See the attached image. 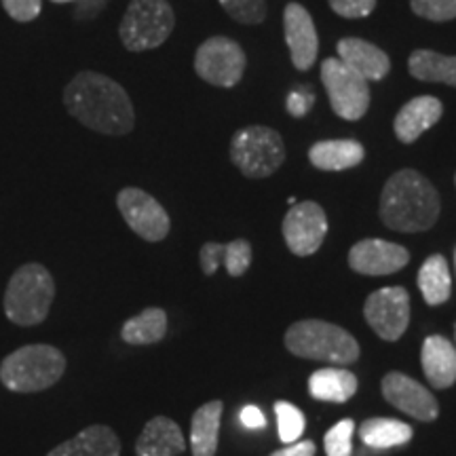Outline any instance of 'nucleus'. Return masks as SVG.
<instances>
[{
  "instance_id": "obj_1",
  "label": "nucleus",
  "mask_w": 456,
  "mask_h": 456,
  "mask_svg": "<svg viewBox=\"0 0 456 456\" xmlns=\"http://www.w3.org/2000/svg\"><path fill=\"white\" fill-rule=\"evenodd\" d=\"M64 106L78 123L104 135H127L135 125L127 91L100 72H78L66 85Z\"/></svg>"
},
{
  "instance_id": "obj_2",
  "label": "nucleus",
  "mask_w": 456,
  "mask_h": 456,
  "mask_svg": "<svg viewBox=\"0 0 456 456\" xmlns=\"http://www.w3.org/2000/svg\"><path fill=\"white\" fill-rule=\"evenodd\" d=\"M442 201L436 186L416 169L393 174L380 195V220L397 232H425L436 224Z\"/></svg>"
},
{
  "instance_id": "obj_3",
  "label": "nucleus",
  "mask_w": 456,
  "mask_h": 456,
  "mask_svg": "<svg viewBox=\"0 0 456 456\" xmlns=\"http://www.w3.org/2000/svg\"><path fill=\"white\" fill-rule=\"evenodd\" d=\"M285 346L296 357L315 359L332 366H351L359 359V345L345 328L322 319H302L288 328Z\"/></svg>"
},
{
  "instance_id": "obj_4",
  "label": "nucleus",
  "mask_w": 456,
  "mask_h": 456,
  "mask_svg": "<svg viewBox=\"0 0 456 456\" xmlns=\"http://www.w3.org/2000/svg\"><path fill=\"white\" fill-rule=\"evenodd\" d=\"M66 372V355L53 345H26L0 363V383L13 393L51 389Z\"/></svg>"
},
{
  "instance_id": "obj_5",
  "label": "nucleus",
  "mask_w": 456,
  "mask_h": 456,
  "mask_svg": "<svg viewBox=\"0 0 456 456\" xmlns=\"http://www.w3.org/2000/svg\"><path fill=\"white\" fill-rule=\"evenodd\" d=\"M55 298V281L47 266L30 262L9 279L4 292V315L20 328H32L47 319Z\"/></svg>"
},
{
  "instance_id": "obj_6",
  "label": "nucleus",
  "mask_w": 456,
  "mask_h": 456,
  "mask_svg": "<svg viewBox=\"0 0 456 456\" xmlns=\"http://www.w3.org/2000/svg\"><path fill=\"white\" fill-rule=\"evenodd\" d=\"M174 26L175 15L167 0H131L118 26V37L125 49L140 53L161 47Z\"/></svg>"
},
{
  "instance_id": "obj_7",
  "label": "nucleus",
  "mask_w": 456,
  "mask_h": 456,
  "mask_svg": "<svg viewBox=\"0 0 456 456\" xmlns=\"http://www.w3.org/2000/svg\"><path fill=\"white\" fill-rule=\"evenodd\" d=\"M231 161L245 178H269L285 161V144L265 125L239 129L231 140Z\"/></svg>"
},
{
  "instance_id": "obj_8",
  "label": "nucleus",
  "mask_w": 456,
  "mask_h": 456,
  "mask_svg": "<svg viewBox=\"0 0 456 456\" xmlns=\"http://www.w3.org/2000/svg\"><path fill=\"white\" fill-rule=\"evenodd\" d=\"M322 83L328 91L330 106L345 121H359L370 108V85L336 57L322 64Z\"/></svg>"
},
{
  "instance_id": "obj_9",
  "label": "nucleus",
  "mask_w": 456,
  "mask_h": 456,
  "mask_svg": "<svg viewBox=\"0 0 456 456\" xmlns=\"http://www.w3.org/2000/svg\"><path fill=\"white\" fill-rule=\"evenodd\" d=\"M195 70L205 83L224 89L235 87L245 72L241 45L226 37L208 38L197 49Z\"/></svg>"
},
{
  "instance_id": "obj_10",
  "label": "nucleus",
  "mask_w": 456,
  "mask_h": 456,
  "mask_svg": "<svg viewBox=\"0 0 456 456\" xmlns=\"http://www.w3.org/2000/svg\"><path fill=\"white\" fill-rule=\"evenodd\" d=\"M117 208L131 231L144 241L159 243L169 235V214L155 197H151L142 188H123L117 195Z\"/></svg>"
},
{
  "instance_id": "obj_11",
  "label": "nucleus",
  "mask_w": 456,
  "mask_h": 456,
  "mask_svg": "<svg viewBox=\"0 0 456 456\" xmlns=\"http://www.w3.org/2000/svg\"><path fill=\"white\" fill-rule=\"evenodd\" d=\"M368 326L387 342H395L403 336L410 323V294L402 285L376 289L363 305Z\"/></svg>"
},
{
  "instance_id": "obj_12",
  "label": "nucleus",
  "mask_w": 456,
  "mask_h": 456,
  "mask_svg": "<svg viewBox=\"0 0 456 456\" xmlns=\"http://www.w3.org/2000/svg\"><path fill=\"white\" fill-rule=\"evenodd\" d=\"M328 235V218L315 201H302L289 208L283 218V239L289 252L296 256H313L322 248Z\"/></svg>"
},
{
  "instance_id": "obj_13",
  "label": "nucleus",
  "mask_w": 456,
  "mask_h": 456,
  "mask_svg": "<svg viewBox=\"0 0 456 456\" xmlns=\"http://www.w3.org/2000/svg\"><path fill=\"white\" fill-rule=\"evenodd\" d=\"M380 389L391 406L420 423H431L440 414V403L433 397V393L406 374L389 372L380 383Z\"/></svg>"
},
{
  "instance_id": "obj_14",
  "label": "nucleus",
  "mask_w": 456,
  "mask_h": 456,
  "mask_svg": "<svg viewBox=\"0 0 456 456\" xmlns=\"http://www.w3.org/2000/svg\"><path fill=\"white\" fill-rule=\"evenodd\" d=\"M410 262V252L403 245L383 241V239H363L349 252V266L359 275L385 277L402 271Z\"/></svg>"
},
{
  "instance_id": "obj_15",
  "label": "nucleus",
  "mask_w": 456,
  "mask_h": 456,
  "mask_svg": "<svg viewBox=\"0 0 456 456\" xmlns=\"http://www.w3.org/2000/svg\"><path fill=\"white\" fill-rule=\"evenodd\" d=\"M283 30L292 64L300 72L311 70L319 53V37L309 11L300 3H289L283 13Z\"/></svg>"
},
{
  "instance_id": "obj_16",
  "label": "nucleus",
  "mask_w": 456,
  "mask_h": 456,
  "mask_svg": "<svg viewBox=\"0 0 456 456\" xmlns=\"http://www.w3.org/2000/svg\"><path fill=\"white\" fill-rule=\"evenodd\" d=\"M336 51H338V60L342 64L349 66L353 72L366 78L368 83L383 81L391 70L389 55L383 49L376 47V45L363 41V38H342V41H338Z\"/></svg>"
},
{
  "instance_id": "obj_17",
  "label": "nucleus",
  "mask_w": 456,
  "mask_h": 456,
  "mask_svg": "<svg viewBox=\"0 0 456 456\" xmlns=\"http://www.w3.org/2000/svg\"><path fill=\"white\" fill-rule=\"evenodd\" d=\"M442 114V102L433 98V95H419V98L410 100L408 104L402 106L395 121H393L397 140L403 142V144H412L427 129H431L433 125L440 121Z\"/></svg>"
},
{
  "instance_id": "obj_18",
  "label": "nucleus",
  "mask_w": 456,
  "mask_h": 456,
  "mask_svg": "<svg viewBox=\"0 0 456 456\" xmlns=\"http://www.w3.org/2000/svg\"><path fill=\"white\" fill-rule=\"evenodd\" d=\"M184 450V433L180 425L167 416H155L148 420L135 440V454L138 456H178Z\"/></svg>"
},
{
  "instance_id": "obj_19",
  "label": "nucleus",
  "mask_w": 456,
  "mask_h": 456,
  "mask_svg": "<svg viewBox=\"0 0 456 456\" xmlns=\"http://www.w3.org/2000/svg\"><path fill=\"white\" fill-rule=\"evenodd\" d=\"M423 372L436 389H448L456 383V349L444 336L433 334L423 342L420 351Z\"/></svg>"
},
{
  "instance_id": "obj_20",
  "label": "nucleus",
  "mask_w": 456,
  "mask_h": 456,
  "mask_svg": "<svg viewBox=\"0 0 456 456\" xmlns=\"http://www.w3.org/2000/svg\"><path fill=\"white\" fill-rule=\"evenodd\" d=\"M47 456H121V440L108 425H91Z\"/></svg>"
},
{
  "instance_id": "obj_21",
  "label": "nucleus",
  "mask_w": 456,
  "mask_h": 456,
  "mask_svg": "<svg viewBox=\"0 0 456 456\" xmlns=\"http://www.w3.org/2000/svg\"><path fill=\"white\" fill-rule=\"evenodd\" d=\"M199 258L208 277H212L220 266H224L231 277H243L252 265V245L245 239H235L231 243H205Z\"/></svg>"
},
{
  "instance_id": "obj_22",
  "label": "nucleus",
  "mask_w": 456,
  "mask_h": 456,
  "mask_svg": "<svg viewBox=\"0 0 456 456\" xmlns=\"http://www.w3.org/2000/svg\"><path fill=\"white\" fill-rule=\"evenodd\" d=\"M366 151L357 140H322L309 148V161L322 171H345L357 167Z\"/></svg>"
},
{
  "instance_id": "obj_23",
  "label": "nucleus",
  "mask_w": 456,
  "mask_h": 456,
  "mask_svg": "<svg viewBox=\"0 0 456 456\" xmlns=\"http://www.w3.org/2000/svg\"><path fill=\"white\" fill-rule=\"evenodd\" d=\"M224 403L220 399L203 403L191 420V450L192 456H216L220 437V420Z\"/></svg>"
},
{
  "instance_id": "obj_24",
  "label": "nucleus",
  "mask_w": 456,
  "mask_h": 456,
  "mask_svg": "<svg viewBox=\"0 0 456 456\" xmlns=\"http://www.w3.org/2000/svg\"><path fill=\"white\" fill-rule=\"evenodd\" d=\"M357 376L345 368H323L311 374L309 393L319 402L345 403L357 393Z\"/></svg>"
},
{
  "instance_id": "obj_25",
  "label": "nucleus",
  "mask_w": 456,
  "mask_h": 456,
  "mask_svg": "<svg viewBox=\"0 0 456 456\" xmlns=\"http://www.w3.org/2000/svg\"><path fill=\"white\" fill-rule=\"evenodd\" d=\"M408 70L419 81L456 87V57L442 55L431 49H416L408 60Z\"/></svg>"
},
{
  "instance_id": "obj_26",
  "label": "nucleus",
  "mask_w": 456,
  "mask_h": 456,
  "mask_svg": "<svg viewBox=\"0 0 456 456\" xmlns=\"http://www.w3.org/2000/svg\"><path fill=\"white\" fill-rule=\"evenodd\" d=\"M165 334H167V313L157 306H151L140 315L127 319L121 328V338L127 345L135 346L157 345L165 338Z\"/></svg>"
},
{
  "instance_id": "obj_27",
  "label": "nucleus",
  "mask_w": 456,
  "mask_h": 456,
  "mask_svg": "<svg viewBox=\"0 0 456 456\" xmlns=\"http://www.w3.org/2000/svg\"><path fill=\"white\" fill-rule=\"evenodd\" d=\"M412 427L397 419H368L359 427V437L374 450H387L403 446L412 440Z\"/></svg>"
},
{
  "instance_id": "obj_28",
  "label": "nucleus",
  "mask_w": 456,
  "mask_h": 456,
  "mask_svg": "<svg viewBox=\"0 0 456 456\" xmlns=\"http://www.w3.org/2000/svg\"><path fill=\"white\" fill-rule=\"evenodd\" d=\"M419 289L427 305H444L452 294V279H450L448 262L442 254H433L423 262L419 271Z\"/></svg>"
},
{
  "instance_id": "obj_29",
  "label": "nucleus",
  "mask_w": 456,
  "mask_h": 456,
  "mask_svg": "<svg viewBox=\"0 0 456 456\" xmlns=\"http://www.w3.org/2000/svg\"><path fill=\"white\" fill-rule=\"evenodd\" d=\"M275 414L279 423V440L283 444L298 442L305 433V414L289 402H275Z\"/></svg>"
},
{
  "instance_id": "obj_30",
  "label": "nucleus",
  "mask_w": 456,
  "mask_h": 456,
  "mask_svg": "<svg viewBox=\"0 0 456 456\" xmlns=\"http://www.w3.org/2000/svg\"><path fill=\"white\" fill-rule=\"evenodd\" d=\"M220 4L239 24L256 26L266 20V0H220Z\"/></svg>"
},
{
  "instance_id": "obj_31",
  "label": "nucleus",
  "mask_w": 456,
  "mask_h": 456,
  "mask_svg": "<svg viewBox=\"0 0 456 456\" xmlns=\"http://www.w3.org/2000/svg\"><path fill=\"white\" fill-rule=\"evenodd\" d=\"M353 433L355 423L351 419H342L323 437V448L328 456H351L353 454Z\"/></svg>"
},
{
  "instance_id": "obj_32",
  "label": "nucleus",
  "mask_w": 456,
  "mask_h": 456,
  "mask_svg": "<svg viewBox=\"0 0 456 456\" xmlns=\"http://www.w3.org/2000/svg\"><path fill=\"white\" fill-rule=\"evenodd\" d=\"M410 7L429 21L456 20V0H410Z\"/></svg>"
},
{
  "instance_id": "obj_33",
  "label": "nucleus",
  "mask_w": 456,
  "mask_h": 456,
  "mask_svg": "<svg viewBox=\"0 0 456 456\" xmlns=\"http://www.w3.org/2000/svg\"><path fill=\"white\" fill-rule=\"evenodd\" d=\"M3 7L11 20L28 24L41 15L43 0H3Z\"/></svg>"
},
{
  "instance_id": "obj_34",
  "label": "nucleus",
  "mask_w": 456,
  "mask_h": 456,
  "mask_svg": "<svg viewBox=\"0 0 456 456\" xmlns=\"http://www.w3.org/2000/svg\"><path fill=\"white\" fill-rule=\"evenodd\" d=\"M336 15L346 20H359L368 17L376 9V0H328Z\"/></svg>"
},
{
  "instance_id": "obj_35",
  "label": "nucleus",
  "mask_w": 456,
  "mask_h": 456,
  "mask_svg": "<svg viewBox=\"0 0 456 456\" xmlns=\"http://www.w3.org/2000/svg\"><path fill=\"white\" fill-rule=\"evenodd\" d=\"M313 100H315V95H313L311 91L296 89L288 95V110L298 118L305 117V114L313 108Z\"/></svg>"
},
{
  "instance_id": "obj_36",
  "label": "nucleus",
  "mask_w": 456,
  "mask_h": 456,
  "mask_svg": "<svg viewBox=\"0 0 456 456\" xmlns=\"http://www.w3.org/2000/svg\"><path fill=\"white\" fill-rule=\"evenodd\" d=\"M271 456H315V444L311 440H302L288 444L283 450H277Z\"/></svg>"
},
{
  "instance_id": "obj_37",
  "label": "nucleus",
  "mask_w": 456,
  "mask_h": 456,
  "mask_svg": "<svg viewBox=\"0 0 456 456\" xmlns=\"http://www.w3.org/2000/svg\"><path fill=\"white\" fill-rule=\"evenodd\" d=\"M239 419H241L243 427H248V429H265L266 425L265 414H262L256 406H245L241 410V414H239Z\"/></svg>"
},
{
  "instance_id": "obj_38",
  "label": "nucleus",
  "mask_w": 456,
  "mask_h": 456,
  "mask_svg": "<svg viewBox=\"0 0 456 456\" xmlns=\"http://www.w3.org/2000/svg\"><path fill=\"white\" fill-rule=\"evenodd\" d=\"M51 3H55V4H64V3H74V0H51Z\"/></svg>"
},
{
  "instance_id": "obj_39",
  "label": "nucleus",
  "mask_w": 456,
  "mask_h": 456,
  "mask_svg": "<svg viewBox=\"0 0 456 456\" xmlns=\"http://www.w3.org/2000/svg\"><path fill=\"white\" fill-rule=\"evenodd\" d=\"M454 266H456V249H454Z\"/></svg>"
},
{
  "instance_id": "obj_40",
  "label": "nucleus",
  "mask_w": 456,
  "mask_h": 456,
  "mask_svg": "<svg viewBox=\"0 0 456 456\" xmlns=\"http://www.w3.org/2000/svg\"><path fill=\"white\" fill-rule=\"evenodd\" d=\"M454 182H456V175H454Z\"/></svg>"
},
{
  "instance_id": "obj_41",
  "label": "nucleus",
  "mask_w": 456,
  "mask_h": 456,
  "mask_svg": "<svg viewBox=\"0 0 456 456\" xmlns=\"http://www.w3.org/2000/svg\"><path fill=\"white\" fill-rule=\"evenodd\" d=\"M454 334H456V328H454Z\"/></svg>"
}]
</instances>
